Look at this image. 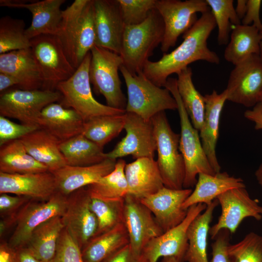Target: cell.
<instances>
[{
	"mask_svg": "<svg viewBox=\"0 0 262 262\" xmlns=\"http://www.w3.org/2000/svg\"><path fill=\"white\" fill-rule=\"evenodd\" d=\"M151 121L156 142V161L164 186L181 189L183 188L185 164L179 149L180 134L172 130L165 112L157 114Z\"/></svg>",
	"mask_w": 262,
	"mask_h": 262,
	"instance_id": "obj_7",
	"label": "cell"
},
{
	"mask_svg": "<svg viewBox=\"0 0 262 262\" xmlns=\"http://www.w3.org/2000/svg\"><path fill=\"white\" fill-rule=\"evenodd\" d=\"M102 262H148L144 256L134 252L129 244L119 249Z\"/></svg>",
	"mask_w": 262,
	"mask_h": 262,
	"instance_id": "obj_49",
	"label": "cell"
},
{
	"mask_svg": "<svg viewBox=\"0 0 262 262\" xmlns=\"http://www.w3.org/2000/svg\"><path fill=\"white\" fill-rule=\"evenodd\" d=\"M256 179L262 189V163L255 172Z\"/></svg>",
	"mask_w": 262,
	"mask_h": 262,
	"instance_id": "obj_55",
	"label": "cell"
},
{
	"mask_svg": "<svg viewBox=\"0 0 262 262\" xmlns=\"http://www.w3.org/2000/svg\"><path fill=\"white\" fill-rule=\"evenodd\" d=\"M246 187L241 178L230 176L226 172L210 175L200 173L198 175L195 188L182 204L185 210L199 203L210 204L224 192L233 188Z\"/></svg>",
	"mask_w": 262,
	"mask_h": 262,
	"instance_id": "obj_28",
	"label": "cell"
},
{
	"mask_svg": "<svg viewBox=\"0 0 262 262\" xmlns=\"http://www.w3.org/2000/svg\"><path fill=\"white\" fill-rule=\"evenodd\" d=\"M56 192L54 177L49 171L22 174L0 172V194H13L45 201Z\"/></svg>",
	"mask_w": 262,
	"mask_h": 262,
	"instance_id": "obj_22",
	"label": "cell"
},
{
	"mask_svg": "<svg viewBox=\"0 0 262 262\" xmlns=\"http://www.w3.org/2000/svg\"><path fill=\"white\" fill-rule=\"evenodd\" d=\"M91 59L90 52L73 75L58 84L56 90L62 96L60 103L65 107L74 110L84 122L98 116L125 114V110L104 105L94 98L89 76Z\"/></svg>",
	"mask_w": 262,
	"mask_h": 262,
	"instance_id": "obj_6",
	"label": "cell"
},
{
	"mask_svg": "<svg viewBox=\"0 0 262 262\" xmlns=\"http://www.w3.org/2000/svg\"><path fill=\"white\" fill-rule=\"evenodd\" d=\"M260 34H261V42H260V55L262 57V31H261L260 32Z\"/></svg>",
	"mask_w": 262,
	"mask_h": 262,
	"instance_id": "obj_57",
	"label": "cell"
},
{
	"mask_svg": "<svg viewBox=\"0 0 262 262\" xmlns=\"http://www.w3.org/2000/svg\"><path fill=\"white\" fill-rule=\"evenodd\" d=\"M32 53L42 79V90L55 91L76 69L68 60L57 35L42 34L31 39Z\"/></svg>",
	"mask_w": 262,
	"mask_h": 262,
	"instance_id": "obj_9",
	"label": "cell"
},
{
	"mask_svg": "<svg viewBox=\"0 0 262 262\" xmlns=\"http://www.w3.org/2000/svg\"><path fill=\"white\" fill-rule=\"evenodd\" d=\"M244 116L254 123L256 130H262V104L261 102L251 109L246 110L244 113Z\"/></svg>",
	"mask_w": 262,
	"mask_h": 262,
	"instance_id": "obj_50",
	"label": "cell"
},
{
	"mask_svg": "<svg viewBox=\"0 0 262 262\" xmlns=\"http://www.w3.org/2000/svg\"><path fill=\"white\" fill-rule=\"evenodd\" d=\"M0 0V6L15 8H25L31 12L32 20L26 29V34L30 40L42 34L57 35L63 19L61 6L65 0Z\"/></svg>",
	"mask_w": 262,
	"mask_h": 262,
	"instance_id": "obj_20",
	"label": "cell"
},
{
	"mask_svg": "<svg viewBox=\"0 0 262 262\" xmlns=\"http://www.w3.org/2000/svg\"><path fill=\"white\" fill-rule=\"evenodd\" d=\"M219 204L214 199L207 206L203 213L191 222L187 230L188 247L184 262H209L207 256V237L214 210Z\"/></svg>",
	"mask_w": 262,
	"mask_h": 262,
	"instance_id": "obj_30",
	"label": "cell"
},
{
	"mask_svg": "<svg viewBox=\"0 0 262 262\" xmlns=\"http://www.w3.org/2000/svg\"><path fill=\"white\" fill-rule=\"evenodd\" d=\"M234 66L226 89L227 100L253 107L262 96V57L252 54Z\"/></svg>",
	"mask_w": 262,
	"mask_h": 262,
	"instance_id": "obj_13",
	"label": "cell"
},
{
	"mask_svg": "<svg viewBox=\"0 0 262 262\" xmlns=\"http://www.w3.org/2000/svg\"><path fill=\"white\" fill-rule=\"evenodd\" d=\"M178 92L194 127L199 131L204 121L205 100L192 81V71L188 66L176 74Z\"/></svg>",
	"mask_w": 262,
	"mask_h": 262,
	"instance_id": "obj_36",
	"label": "cell"
},
{
	"mask_svg": "<svg viewBox=\"0 0 262 262\" xmlns=\"http://www.w3.org/2000/svg\"><path fill=\"white\" fill-rule=\"evenodd\" d=\"M0 262H17V250L3 240L0 244Z\"/></svg>",
	"mask_w": 262,
	"mask_h": 262,
	"instance_id": "obj_51",
	"label": "cell"
},
{
	"mask_svg": "<svg viewBox=\"0 0 262 262\" xmlns=\"http://www.w3.org/2000/svg\"><path fill=\"white\" fill-rule=\"evenodd\" d=\"M64 228L61 216L48 220L33 230L25 247L39 260L49 262L55 254L59 237Z\"/></svg>",
	"mask_w": 262,
	"mask_h": 262,
	"instance_id": "obj_32",
	"label": "cell"
},
{
	"mask_svg": "<svg viewBox=\"0 0 262 262\" xmlns=\"http://www.w3.org/2000/svg\"><path fill=\"white\" fill-rule=\"evenodd\" d=\"M119 70L127 89L126 112L135 114L147 121H150L161 112L177 110V102L170 91L153 83L142 71L132 74L123 65Z\"/></svg>",
	"mask_w": 262,
	"mask_h": 262,
	"instance_id": "obj_5",
	"label": "cell"
},
{
	"mask_svg": "<svg viewBox=\"0 0 262 262\" xmlns=\"http://www.w3.org/2000/svg\"><path fill=\"white\" fill-rule=\"evenodd\" d=\"M164 87L167 88L175 99L180 125L179 149L185 164L183 188L195 185L196 177L200 173L215 175L203 150L198 131L193 125L178 92L177 79L169 77Z\"/></svg>",
	"mask_w": 262,
	"mask_h": 262,
	"instance_id": "obj_4",
	"label": "cell"
},
{
	"mask_svg": "<svg viewBox=\"0 0 262 262\" xmlns=\"http://www.w3.org/2000/svg\"><path fill=\"white\" fill-rule=\"evenodd\" d=\"M164 33V21L156 9L142 23L125 26L120 55L131 73L143 71L154 49L161 44Z\"/></svg>",
	"mask_w": 262,
	"mask_h": 262,
	"instance_id": "obj_3",
	"label": "cell"
},
{
	"mask_svg": "<svg viewBox=\"0 0 262 262\" xmlns=\"http://www.w3.org/2000/svg\"><path fill=\"white\" fill-rule=\"evenodd\" d=\"M125 26L139 24L156 9L157 0H117Z\"/></svg>",
	"mask_w": 262,
	"mask_h": 262,
	"instance_id": "obj_43",
	"label": "cell"
},
{
	"mask_svg": "<svg viewBox=\"0 0 262 262\" xmlns=\"http://www.w3.org/2000/svg\"><path fill=\"white\" fill-rule=\"evenodd\" d=\"M125 173L128 194L140 199L164 187L163 180L154 158H142L126 164Z\"/></svg>",
	"mask_w": 262,
	"mask_h": 262,
	"instance_id": "obj_27",
	"label": "cell"
},
{
	"mask_svg": "<svg viewBox=\"0 0 262 262\" xmlns=\"http://www.w3.org/2000/svg\"><path fill=\"white\" fill-rule=\"evenodd\" d=\"M124 115L126 135L112 150L106 153V158L116 160L128 155L135 159L154 158L157 147L151 121L131 113L126 112Z\"/></svg>",
	"mask_w": 262,
	"mask_h": 262,
	"instance_id": "obj_15",
	"label": "cell"
},
{
	"mask_svg": "<svg viewBox=\"0 0 262 262\" xmlns=\"http://www.w3.org/2000/svg\"><path fill=\"white\" fill-rule=\"evenodd\" d=\"M62 13L57 36L68 60L76 69L95 45L93 0H75Z\"/></svg>",
	"mask_w": 262,
	"mask_h": 262,
	"instance_id": "obj_2",
	"label": "cell"
},
{
	"mask_svg": "<svg viewBox=\"0 0 262 262\" xmlns=\"http://www.w3.org/2000/svg\"><path fill=\"white\" fill-rule=\"evenodd\" d=\"M90 52L89 76L94 91L104 96L107 105L125 110L127 99L121 90L118 74L123 64L121 56L97 46Z\"/></svg>",
	"mask_w": 262,
	"mask_h": 262,
	"instance_id": "obj_8",
	"label": "cell"
},
{
	"mask_svg": "<svg viewBox=\"0 0 262 262\" xmlns=\"http://www.w3.org/2000/svg\"><path fill=\"white\" fill-rule=\"evenodd\" d=\"M160 262H180L174 257H165L162 258Z\"/></svg>",
	"mask_w": 262,
	"mask_h": 262,
	"instance_id": "obj_56",
	"label": "cell"
},
{
	"mask_svg": "<svg viewBox=\"0 0 262 262\" xmlns=\"http://www.w3.org/2000/svg\"><path fill=\"white\" fill-rule=\"evenodd\" d=\"M228 253L231 262H262V236L250 232L239 242L229 244Z\"/></svg>",
	"mask_w": 262,
	"mask_h": 262,
	"instance_id": "obj_42",
	"label": "cell"
},
{
	"mask_svg": "<svg viewBox=\"0 0 262 262\" xmlns=\"http://www.w3.org/2000/svg\"><path fill=\"white\" fill-rule=\"evenodd\" d=\"M38 126L15 123L0 115V146L17 139L39 129Z\"/></svg>",
	"mask_w": 262,
	"mask_h": 262,
	"instance_id": "obj_45",
	"label": "cell"
},
{
	"mask_svg": "<svg viewBox=\"0 0 262 262\" xmlns=\"http://www.w3.org/2000/svg\"><path fill=\"white\" fill-rule=\"evenodd\" d=\"M156 9L164 26L161 44L163 53L176 44L179 37L189 30L198 19L196 14L211 11L206 0H157Z\"/></svg>",
	"mask_w": 262,
	"mask_h": 262,
	"instance_id": "obj_10",
	"label": "cell"
},
{
	"mask_svg": "<svg viewBox=\"0 0 262 262\" xmlns=\"http://www.w3.org/2000/svg\"><path fill=\"white\" fill-rule=\"evenodd\" d=\"M0 73L10 75L20 89H41L42 79L31 48L0 54Z\"/></svg>",
	"mask_w": 262,
	"mask_h": 262,
	"instance_id": "obj_25",
	"label": "cell"
},
{
	"mask_svg": "<svg viewBox=\"0 0 262 262\" xmlns=\"http://www.w3.org/2000/svg\"><path fill=\"white\" fill-rule=\"evenodd\" d=\"M218 28L219 45H227L229 42L231 24H241L233 6V0H206Z\"/></svg>",
	"mask_w": 262,
	"mask_h": 262,
	"instance_id": "obj_41",
	"label": "cell"
},
{
	"mask_svg": "<svg viewBox=\"0 0 262 262\" xmlns=\"http://www.w3.org/2000/svg\"><path fill=\"white\" fill-rule=\"evenodd\" d=\"M126 164L124 160L119 159L111 173L85 187L90 195L107 200L124 199L128 194V184L125 173Z\"/></svg>",
	"mask_w": 262,
	"mask_h": 262,
	"instance_id": "obj_37",
	"label": "cell"
},
{
	"mask_svg": "<svg viewBox=\"0 0 262 262\" xmlns=\"http://www.w3.org/2000/svg\"><path fill=\"white\" fill-rule=\"evenodd\" d=\"M49 262H83L82 249L65 227L59 237L55 254Z\"/></svg>",
	"mask_w": 262,
	"mask_h": 262,
	"instance_id": "obj_44",
	"label": "cell"
},
{
	"mask_svg": "<svg viewBox=\"0 0 262 262\" xmlns=\"http://www.w3.org/2000/svg\"><path fill=\"white\" fill-rule=\"evenodd\" d=\"M262 1L247 0L246 11L241 22L245 25H253L260 32L262 31V22L260 18V9Z\"/></svg>",
	"mask_w": 262,
	"mask_h": 262,
	"instance_id": "obj_48",
	"label": "cell"
},
{
	"mask_svg": "<svg viewBox=\"0 0 262 262\" xmlns=\"http://www.w3.org/2000/svg\"><path fill=\"white\" fill-rule=\"evenodd\" d=\"M262 104V97L261 98V100H260V102Z\"/></svg>",
	"mask_w": 262,
	"mask_h": 262,
	"instance_id": "obj_58",
	"label": "cell"
},
{
	"mask_svg": "<svg viewBox=\"0 0 262 262\" xmlns=\"http://www.w3.org/2000/svg\"><path fill=\"white\" fill-rule=\"evenodd\" d=\"M31 199L30 198L24 196L17 195L12 196L9 194H0V217H10L16 219L18 213L24 205Z\"/></svg>",
	"mask_w": 262,
	"mask_h": 262,
	"instance_id": "obj_46",
	"label": "cell"
},
{
	"mask_svg": "<svg viewBox=\"0 0 262 262\" xmlns=\"http://www.w3.org/2000/svg\"><path fill=\"white\" fill-rule=\"evenodd\" d=\"M90 196V207L97 217L98 224L95 236L123 223L124 199L107 200L91 195Z\"/></svg>",
	"mask_w": 262,
	"mask_h": 262,
	"instance_id": "obj_40",
	"label": "cell"
},
{
	"mask_svg": "<svg viewBox=\"0 0 262 262\" xmlns=\"http://www.w3.org/2000/svg\"><path fill=\"white\" fill-rule=\"evenodd\" d=\"M95 45L120 54L125 24L117 0H93Z\"/></svg>",
	"mask_w": 262,
	"mask_h": 262,
	"instance_id": "obj_21",
	"label": "cell"
},
{
	"mask_svg": "<svg viewBox=\"0 0 262 262\" xmlns=\"http://www.w3.org/2000/svg\"><path fill=\"white\" fill-rule=\"evenodd\" d=\"M216 199L220 204L221 213L217 222L210 228L212 239L222 229L234 233L246 218L252 217L257 221L262 219V206L250 197L246 187L230 189L219 195Z\"/></svg>",
	"mask_w": 262,
	"mask_h": 262,
	"instance_id": "obj_14",
	"label": "cell"
},
{
	"mask_svg": "<svg viewBox=\"0 0 262 262\" xmlns=\"http://www.w3.org/2000/svg\"><path fill=\"white\" fill-rule=\"evenodd\" d=\"M16 250L17 254V262H44L36 258L25 247Z\"/></svg>",
	"mask_w": 262,
	"mask_h": 262,
	"instance_id": "obj_53",
	"label": "cell"
},
{
	"mask_svg": "<svg viewBox=\"0 0 262 262\" xmlns=\"http://www.w3.org/2000/svg\"><path fill=\"white\" fill-rule=\"evenodd\" d=\"M67 197L56 192L45 201L31 199L18 213L14 230L8 243L17 250L26 246L33 230L56 216H62L66 210Z\"/></svg>",
	"mask_w": 262,
	"mask_h": 262,
	"instance_id": "obj_12",
	"label": "cell"
},
{
	"mask_svg": "<svg viewBox=\"0 0 262 262\" xmlns=\"http://www.w3.org/2000/svg\"><path fill=\"white\" fill-rule=\"evenodd\" d=\"M215 27L211 11L202 14L193 26L183 34L182 42L170 53H164L157 61L149 60L143 73L153 83L164 87L169 76L177 74L194 62L202 60L219 64L218 55L207 46V40Z\"/></svg>",
	"mask_w": 262,
	"mask_h": 262,
	"instance_id": "obj_1",
	"label": "cell"
},
{
	"mask_svg": "<svg viewBox=\"0 0 262 262\" xmlns=\"http://www.w3.org/2000/svg\"><path fill=\"white\" fill-rule=\"evenodd\" d=\"M247 0H238L235 8L236 13L239 18L242 20L245 16L246 11Z\"/></svg>",
	"mask_w": 262,
	"mask_h": 262,
	"instance_id": "obj_54",
	"label": "cell"
},
{
	"mask_svg": "<svg viewBox=\"0 0 262 262\" xmlns=\"http://www.w3.org/2000/svg\"><path fill=\"white\" fill-rule=\"evenodd\" d=\"M57 90L13 89L1 93L0 115L19 120L22 124L38 126L41 112L48 105L60 101Z\"/></svg>",
	"mask_w": 262,
	"mask_h": 262,
	"instance_id": "obj_11",
	"label": "cell"
},
{
	"mask_svg": "<svg viewBox=\"0 0 262 262\" xmlns=\"http://www.w3.org/2000/svg\"><path fill=\"white\" fill-rule=\"evenodd\" d=\"M23 19L4 16L0 19V54L30 48Z\"/></svg>",
	"mask_w": 262,
	"mask_h": 262,
	"instance_id": "obj_39",
	"label": "cell"
},
{
	"mask_svg": "<svg viewBox=\"0 0 262 262\" xmlns=\"http://www.w3.org/2000/svg\"><path fill=\"white\" fill-rule=\"evenodd\" d=\"M20 140L28 153L49 171L52 172L66 165L60 149V142L45 130L39 128Z\"/></svg>",
	"mask_w": 262,
	"mask_h": 262,
	"instance_id": "obj_29",
	"label": "cell"
},
{
	"mask_svg": "<svg viewBox=\"0 0 262 262\" xmlns=\"http://www.w3.org/2000/svg\"><path fill=\"white\" fill-rule=\"evenodd\" d=\"M123 223L129 245L137 254H141L150 240L164 232L150 210L139 199L130 195L124 200Z\"/></svg>",
	"mask_w": 262,
	"mask_h": 262,
	"instance_id": "obj_17",
	"label": "cell"
},
{
	"mask_svg": "<svg viewBox=\"0 0 262 262\" xmlns=\"http://www.w3.org/2000/svg\"><path fill=\"white\" fill-rule=\"evenodd\" d=\"M116 160L107 158L88 166L64 167L51 172L54 177L57 192L68 196L74 192L97 182L115 168Z\"/></svg>",
	"mask_w": 262,
	"mask_h": 262,
	"instance_id": "obj_23",
	"label": "cell"
},
{
	"mask_svg": "<svg viewBox=\"0 0 262 262\" xmlns=\"http://www.w3.org/2000/svg\"><path fill=\"white\" fill-rule=\"evenodd\" d=\"M129 244L128 234L123 223L93 237L82 249L83 262H102Z\"/></svg>",
	"mask_w": 262,
	"mask_h": 262,
	"instance_id": "obj_31",
	"label": "cell"
},
{
	"mask_svg": "<svg viewBox=\"0 0 262 262\" xmlns=\"http://www.w3.org/2000/svg\"><path fill=\"white\" fill-rule=\"evenodd\" d=\"M84 121L74 110L60 103H51L44 108L38 120L45 130L60 142L82 133Z\"/></svg>",
	"mask_w": 262,
	"mask_h": 262,
	"instance_id": "obj_26",
	"label": "cell"
},
{
	"mask_svg": "<svg viewBox=\"0 0 262 262\" xmlns=\"http://www.w3.org/2000/svg\"><path fill=\"white\" fill-rule=\"evenodd\" d=\"M227 96L226 89L220 94L213 90L211 94L204 96L205 113L199 136L205 153L215 173L220 172L221 170L217 158L216 147L219 135L220 118Z\"/></svg>",
	"mask_w": 262,
	"mask_h": 262,
	"instance_id": "obj_24",
	"label": "cell"
},
{
	"mask_svg": "<svg viewBox=\"0 0 262 262\" xmlns=\"http://www.w3.org/2000/svg\"><path fill=\"white\" fill-rule=\"evenodd\" d=\"M16 80L12 76L4 73H0V92H5L9 88L13 86H18Z\"/></svg>",
	"mask_w": 262,
	"mask_h": 262,
	"instance_id": "obj_52",
	"label": "cell"
},
{
	"mask_svg": "<svg viewBox=\"0 0 262 262\" xmlns=\"http://www.w3.org/2000/svg\"><path fill=\"white\" fill-rule=\"evenodd\" d=\"M47 171L48 168L28 153L20 139L0 147V172L22 174Z\"/></svg>",
	"mask_w": 262,
	"mask_h": 262,
	"instance_id": "obj_34",
	"label": "cell"
},
{
	"mask_svg": "<svg viewBox=\"0 0 262 262\" xmlns=\"http://www.w3.org/2000/svg\"><path fill=\"white\" fill-rule=\"evenodd\" d=\"M59 147L68 165H91L107 159L103 148L82 133L60 142Z\"/></svg>",
	"mask_w": 262,
	"mask_h": 262,
	"instance_id": "obj_35",
	"label": "cell"
},
{
	"mask_svg": "<svg viewBox=\"0 0 262 262\" xmlns=\"http://www.w3.org/2000/svg\"><path fill=\"white\" fill-rule=\"evenodd\" d=\"M124 114L98 116L84 123L82 134L101 148L124 129Z\"/></svg>",
	"mask_w": 262,
	"mask_h": 262,
	"instance_id": "obj_38",
	"label": "cell"
},
{
	"mask_svg": "<svg viewBox=\"0 0 262 262\" xmlns=\"http://www.w3.org/2000/svg\"><path fill=\"white\" fill-rule=\"evenodd\" d=\"M260 31L253 25L234 26L224 53L225 59L234 66L252 54H260Z\"/></svg>",
	"mask_w": 262,
	"mask_h": 262,
	"instance_id": "obj_33",
	"label": "cell"
},
{
	"mask_svg": "<svg viewBox=\"0 0 262 262\" xmlns=\"http://www.w3.org/2000/svg\"><path fill=\"white\" fill-rule=\"evenodd\" d=\"M207 206L202 203L191 206L188 209L187 215L182 222L150 240L142 252L148 262H157L160 258L174 257L180 262H183L188 247L189 226Z\"/></svg>",
	"mask_w": 262,
	"mask_h": 262,
	"instance_id": "obj_16",
	"label": "cell"
},
{
	"mask_svg": "<svg viewBox=\"0 0 262 262\" xmlns=\"http://www.w3.org/2000/svg\"><path fill=\"white\" fill-rule=\"evenodd\" d=\"M192 191L190 188L178 190L164 186L156 193L139 200L150 210L164 232L178 226L185 218L188 210L184 209L182 204Z\"/></svg>",
	"mask_w": 262,
	"mask_h": 262,
	"instance_id": "obj_19",
	"label": "cell"
},
{
	"mask_svg": "<svg viewBox=\"0 0 262 262\" xmlns=\"http://www.w3.org/2000/svg\"><path fill=\"white\" fill-rule=\"evenodd\" d=\"M91 196L86 187L67 197L66 211L62 216L65 227L82 249L95 236L98 220L90 207Z\"/></svg>",
	"mask_w": 262,
	"mask_h": 262,
	"instance_id": "obj_18",
	"label": "cell"
},
{
	"mask_svg": "<svg viewBox=\"0 0 262 262\" xmlns=\"http://www.w3.org/2000/svg\"><path fill=\"white\" fill-rule=\"evenodd\" d=\"M230 232L222 229L218 232L212 244V259L210 262H231L228 253Z\"/></svg>",
	"mask_w": 262,
	"mask_h": 262,
	"instance_id": "obj_47",
	"label": "cell"
}]
</instances>
